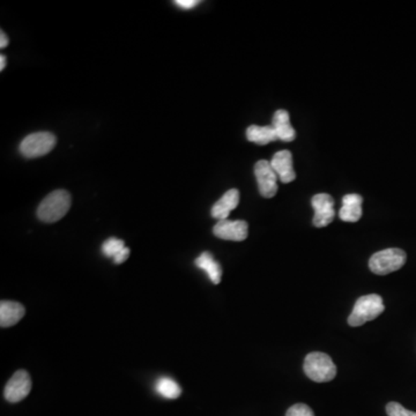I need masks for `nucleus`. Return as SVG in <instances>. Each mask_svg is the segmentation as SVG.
Listing matches in <instances>:
<instances>
[{"mask_svg":"<svg viewBox=\"0 0 416 416\" xmlns=\"http://www.w3.org/2000/svg\"><path fill=\"white\" fill-rule=\"evenodd\" d=\"M57 143L55 134L50 132H36L30 134L20 145V152L27 159H35L50 153Z\"/></svg>","mask_w":416,"mask_h":416,"instance_id":"5","label":"nucleus"},{"mask_svg":"<svg viewBox=\"0 0 416 416\" xmlns=\"http://www.w3.org/2000/svg\"><path fill=\"white\" fill-rule=\"evenodd\" d=\"M384 306L382 296L377 294L362 296L355 303L354 309L348 317V324L353 327L362 326L367 322L374 320L378 316L383 313Z\"/></svg>","mask_w":416,"mask_h":416,"instance_id":"2","label":"nucleus"},{"mask_svg":"<svg viewBox=\"0 0 416 416\" xmlns=\"http://www.w3.org/2000/svg\"><path fill=\"white\" fill-rule=\"evenodd\" d=\"M195 266L200 270L205 271L208 278L214 285L221 282L222 268L220 264L213 258L209 252H202L195 261Z\"/></svg>","mask_w":416,"mask_h":416,"instance_id":"15","label":"nucleus"},{"mask_svg":"<svg viewBox=\"0 0 416 416\" xmlns=\"http://www.w3.org/2000/svg\"><path fill=\"white\" fill-rule=\"evenodd\" d=\"M303 369L306 376L317 383L332 381L337 375V367L332 358L329 355L319 351H313L306 355Z\"/></svg>","mask_w":416,"mask_h":416,"instance_id":"3","label":"nucleus"},{"mask_svg":"<svg viewBox=\"0 0 416 416\" xmlns=\"http://www.w3.org/2000/svg\"><path fill=\"white\" fill-rule=\"evenodd\" d=\"M5 66H6V57L1 55L0 56V71H3L5 69Z\"/></svg>","mask_w":416,"mask_h":416,"instance_id":"24","label":"nucleus"},{"mask_svg":"<svg viewBox=\"0 0 416 416\" xmlns=\"http://www.w3.org/2000/svg\"><path fill=\"white\" fill-rule=\"evenodd\" d=\"M272 127L277 134L278 140H281L285 143H290V141L295 140L296 132L294 127L292 126V124H290L288 111L283 110V109L278 110L274 114Z\"/></svg>","mask_w":416,"mask_h":416,"instance_id":"14","label":"nucleus"},{"mask_svg":"<svg viewBox=\"0 0 416 416\" xmlns=\"http://www.w3.org/2000/svg\"><path fill=\"white\" fill-rule=\"evenodd\" d=\"M123 249H125V244L122 240L118 238H111L108 241L104 242L103 247H102V252H103L107 257L114 258L116 254H119Z\"/></svg>","mask_w":416,"mask_h":416,"instance_id":"18","label":"nucleus"},{"mask_svg":"<svg viewBox=\"0 0 416 416\" xmlns=\"http://www.w3.org/2000/svg\"><path fill=\"white\" fill-rule=\"evenodd\" d=\"M26 313L25 306L13 301H3L0 303V325L11 327L22 319Z\"/></svg>","mask_w":416,"mask_h":416,"instance_id":"13","label":"nucleus"},{"mask_svg":"<svg viewBox=\"0 0 416 416\" xmlns=\"http://www.w3.org/2000/svg\"><path fill=\"white\" fill-rule=\"evenodd\" d=\"M386 413L389 416H416L415 412L406 410L398 403H387Z\"/></svg>","mask_w":416,"mask_h":416,"instance_id":"19","label":"nucleus"},{"mask_svg":"<svg viewBox=\"0 0 416 416\" xmlns=\"http://www.w3.org/2000/svg\"><path fill=\"white\" fill-rule=\"evenodd\" d=\"M271 166L281 182L290 183L296 178L293 167V155L290 150H280L274 154L273 159L271 161Z\"/></svg>","mask_w":416,"mask_h":416,"instance_id":"10","label":"nucleus"},{"mask_svg":"<svg viewBox=\"0 0 416 416\" xmlns=\"http://www.w3.org/2000/svg\"><path fill=\"white\" fill-rule=\"evenodd\" d=\"M71 207V195L65 190H56L43 199L37 208V216L46 223H53L64 218Z\"/></svg>","mask_w":416,"mask_h":416,"instance_id":"1","label":"nucleus"},{"mask_svg":"<svg viewBox=\"0 0 416 416\" xmlns=\"http://www.w3.org/2000/svg\"><path fill=\"white\" fill-rule=\"evenodd\" d=\"M362 202L363 198L356 193L347 195L342 198V207L339 216L342 221L358 222L362 216Z\"/></svg>","mask_w":416,"mask_h":416,"instance_id":"12","label":"nucleus"},{"mask_svg":"<svg viewBox=\"0 0 416 416\" xmlns=\"http://www.w3.org/2000/svg\"><path fill=\"white\" fill-rule=\"evenodd\" d=\"M155 390L160 396L167 399H177L182 394V389L173 378L161 377L155 384Z\"/></svg>","mask_w":416,"mask_h":416,"instance_id":"17","label":"nucleus"},{"mask_svg":"<svg viewBox=\"0 0 416 416\" xmlns=\"http://www.w3.org/2000/svg\"><path fill=\"white\" fill-rule=\"evenodd\" d=\"M311 205L315 209L313 226L317 228L326 227L334 220V200L327 193H319L311 199Z\"/></svg>","mask_w":416,"mask_h":416,"instance_id":"7","label":"nucleus"},{"mask_svg":"<svg viewBox=\"0 0 416 416\" xmlns=\"http://www.w3.org/2000/svg\"><path fill=\"white\" fill-rule=\"evenodd\" d=\"M213 234L226 241L242 242L247 238V223L243 220H222L213 228Z\"/></svg>","mask_w":416,"mask_h":416,"instance_id":"9","label":"nucleus"},{"mask_svg":"<svg viewBox=\"0 0 416 416\" xmlns=\"http://www.w3.org/2000/svg\"><path fill=\"white\" fill-rule=\"evenodd\" d=\"M406 259L405 251L397 247H391L372 254L369 260V267L372 273L386 275L400 270L406 264Z\"/></svg>","mask_w":416,"mask_h":416,"instance_id":"4","label":"nucleus"},{"mask_svg":"<svg viewBox=\"0 0 416 416\" xmlns=\"http://www.w3.org/2000/svg\"><path fill=\"white\" fill-rule=\"evenodd\" d=\"M175 4L177 6L181 7V8L190 10V8L197 6L198 1L197 0H176Z\"/></svg>","mask_w":416,"mask_h":416,"instance_id":"21","label":"nucleus"},{"mask_svg":"<svg viewBox=\"0 0 416 416\" xmlns=\"http://www.w3.org/2000/svg\"><path fill=\"white\" fill-rule=\"evenodd\" d=\"M254 175L257 178L258 189L264 198H272L277 195L278 177L271 162L266 160H260L254 166Z\"/></svg>","mask_w":416,"mask_h":416,"instance_id":"6","label":"nucleus"},{"mask_svg":"<svg viewBox=\"0 0 416 416\" xmlns=\"http://www.w3.org/2000/svg\"><path fill=\"white\" fill-rule=\"evenodd\" d=\"M129 256H130V249H129V247H125V249H123L119 254L115 256L114 261L119 265V264H123L124 261L129 258Z\"/></svg>","mask_w":416,"mask_h":416,"instance_id":"22","label":"nucleus"},{"mask_svg":"<svg viewBox=\"0 0 416 416\" xmlns=\"http://www.w3.org/2000/svg\"><path fill=\"white\" fill-rule=\"evenodd\" d=\"M286 416H315V414L306 403H296L287 410Z\"/></svg>","mask_w":416,"mask_h":416,"instance_id":"20","label":"nucleus"},{"mask_svg":"<svg viewBox=\"0 0 416 416\" xmlns=\"http://www.w3.org/2000/svg\"><path fill=\"white\" fill-rule=\"evenodd\" d=\"M32 378L26 370H19L11 377L5 387V399L10 403H19L30 394Z\"/></svg>","mask_w":416,"mask_h":416,"instance_id":"8","label":"nucleus"},{"mask_svg":"<svg viewBox=\"0 0 416 416\" xmlns=\"http://www.w3.org/2000/svg\"><path fill=\"white\" fill-rule=\"evenodd\" d=\"M247 137L249 141L257 145H267L278 140L277 134L272 125L271 126L251 125L247 130Z\"/></svg>","mask_w":416,"mask_h":416,"instance_id":"16","label":"nucleus"},{"mask_svg":"<svg viewBox=\"0 0 416 416\" xmlns=\"http://www.w3.org/2000/svg\"><path fill=\"white\" fill-rule=\"evenodd\" d=\"M238 204H240V192L236 189L229 190L212 207V218L216 219L219 221L227 220L230 212L234 211Z\"/></svg>","mask_w":416,"mask_h":416,"instance_id":"11","label":"nucleus"},{"mask_svg":"<svg viewBox=\"0 0 416 416\" xmlns=\"http://www.w3.org/2000/svg\"><path fill=\"white\" fill-rule=\"evenodd\" d=\"M8 42H10V41H8V37H7L6 34L1 32V34H0V48H1V49L6 48V46H8Z\"/></svg>","mask_w":416,"mask_h":416,"instance_id":"23","label":"nucleus"}]
</instances>
